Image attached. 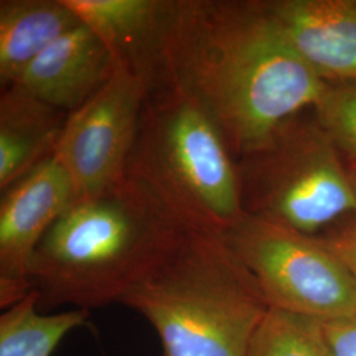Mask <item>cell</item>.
<instances>
[{"label": "cell", "instance_id": "1", "mask_svg": "<svg viewBox=\"0 0 356 356\" xmlns=\"http://www.w3.org/2000/svg\"><path fill=\"white\" fill-rule=\"evenodd\" d=\"M164 60L168 85L211 116L236 161L327 89L261 1L175 0Z\"/></svg>", "mask_w": 356, "mask_h": 356}, {"label": "cell", "instance_id": "2", "mask_svg": "<svg viewBox=\"0 0 356 356\" xmlns=\"http://www.w3.org/2000/svg\"><path fill=\"white\" fill-rule=\"evenodd\" d=\"M186 229L138 182L126 178L69 207L31 264L38 309L91 310L119 304L176 247Z\"/></svg>", "mask_w": 356, "mask_h": 356}, {"label": "cell", "instance_id": "3", "mask_svg": "<svg viewBox=\"0 0 356 356\" xmlns=\"http://www.w3.org/2000/svg\"><path fill=\"white\" fill-rule=\"evenodd\" d=\"M119 304L151 323L163 356H245L269 309L223 239L191 231Z\"/></svg>", "mask_w": 356, "mask_h": 356}, {"label": "cell", "instance_id": "4", "mask_svg": "<svg viewBox=\"0 0 356 356\" xmlns=\"http://www.w3.org/2000/svg\"><path fill=\"white\" fill-rule=\"evenodd\" d=\"M126 178L186 231L220 236L244 216L238 164L220 129L170 83L145 99Z\"/></svg>", "mask_w": 356, "mask_h": 356}, {"label": "cell", "instance_id": "5", "mask_svg": "<svg viewBox=\"0 0 356 356\" xmlns=\"http://www.w3.org/2000/svg\"><path fill=\"white\" fill-rule=\"evenodd\" d=\"M236 164L244 214L313 235L356 213L355 193L332 143L318 123H306L298 114Z\"/></svg>", "mask_w": 356, "mask_h": 356}, {"label": "cell", "instance_id": "6", "mask_svg": "<svg viewBox=\"0 0 356 356\" xmlns=\"http://www.w3.org/2000/svg\"><path fill=\"white\" fill-rule=\"evenodd\" d=\"M269 307L332 322L356 316V281L322 239L244 214L220 235Z\"/></svg>", "mask_w": 356, "mask_h": 356}, {"label": "cell", "instance_id": "7", "mask_svg": "<svg viewBox=\"0 0 356 356\" xmlns=\"http://www.w3.org/2000/svg\"><path fill=\"white\" fill-rule=\"evenodd\" d=\"M148 89L127 66L69 114L53 157L69 175L76 201L92 198L126 179Z\"/></svg>", "mask_w": 356, "mask_h": 356}, {"label": "cell", "instance_id": "8", "mask_svg": "<svg viewBox=\"0 0 356 356\" xmlns=\"http://www.w3.org/2000/svg\"><path fill=\"white\" fill-rule=\"evenodd\" d=\"M76 202V191L51 156L1 191L0 306L8 309L33 291L31 264L42 238Z\"/></svg>", "mask_w": 356, "mask_h": 356}, {"label": "cell", "instance_id": "9", "mask_svg": "<svg viewBox=\"0 0 356 356\" xmlns=\"http://www.w3.org/2000/svg\"><path fill=\"white\" fill-rule=\"evenodd\" d=\"M114 58L145 83L148 94L166 82L165 42L175 0H65Z\"/></svg>", "mask_w": 356, "mask_h": 356}, {"label": "cell", "instance_id": "10", "mask_svg": "<svg viewBox=\"0 0 356 356\" xmlns=\"http://www.w3.org/2000/svg\"><path fill=\"white\" fill-rule=\"evenodd\" d=\"M115 67L102 40L79 24L42 51L13 86L70 114L102 88Z\"/></svg>", "mask_w": 356, "mask_h": 356}, {"label": "cell", "instance_id": "11", "mask_svg": "<svg viewBox=\"0 0 356 356\" xmlns=\"http://www.w3.org/2000/svg\"><path fill=\"white\" fill-rule=\"evenodd\" d=\"M294 49L322 78L356 81V1H267Z\"/></svg>", "mask_w": 356, "mask_h": 356}, {"label": "cell", "instance_id": "12", "mask_svg": "<svg viewBox=\"0 0 356 356\" xmlns=\"http://www.w3.org/2000/svg\"><path fill=\"white\" fill-rule=\"evenodd\" d=\"M69 113L42 102L17 86L0 95V189H8L51 157Z\"/></svg>", "mask_w": 356, "mask_h": 356}, {"label": "cell", "instance_id": "13", "mask_svg": "<svg viewBox=\"0 0 356 356\" xmlns=\"http://www.w3.org/2000/svg\"><path fill=\"white\" fill-rule=\"evenodd\" d=\"M79 24L65 0H1V85H15L42 51Z\"/></svg>", "mask_w": 356, "mask_h": 356}, {"label": "cell", "instance_id": "14", "mask_svg": "<svg viewBox=\"0 0 356 356\" xmlns=\"http://www.w3.org/2000/svg\"><path fill=\"white\" fill-rule=\"evenodd\" d=\"M89 310L42 313L32 291L0 316V356H51L70 331L88 323Z\"/></svg>", "mask_w": 356, "mask_h": 356}, {"label": "cell", "instance_id": "15", "mask_svg": "<svg viewBox=\"0 0 356 356\" xmlns=\"http://www.w3.org/2000/svg\"><path fill=\"white\" fill-rule=\"evenodd\" d=\"M245 356H332L323 322L269 307L257 325Z\"/></svg>", "mask_w": 356, "mask_h": 356}, {"label": "cell", "instance_id": "16", "mask_svg": "<svg viewBox=\"0 0 356 356\" xmlns=\"http://www.w3.org/2000/svg\"><path fill=\"white\" fill-rule=\"evenodd\" d=\"M321 129L356 161V83L329 88L314 106Z\"/></svg>", "mask_w": 356, "mask_h": 356}, {"label": "cell", "instance_id": "17", "mask_svg": "<svg viewBox=\"0 0 356 356\" xmlns=\"http://www.w3.org/2000/svg\"><path fill=\"white\" fill-rule=\"evenodd\" d=\"M323 329L332 356H356V316L323 322Z\"/></svg>", "mask_w": 356, "mask_h": 356}, {"label": "cell", "instance_id": "18", "mask_svg": "<svg viewBox=\"0 0 356 356\" xmlns=\"http://www.w3.org/2000/svg\"><path fill=\"white\" fill-rule=\"evenodd\" d=\"M323 242L337 254L356 281V218Z\"/></svg>", "mask_w": 356, "mask_h": 356}, {"label": "cell", "instance_id": "19", "mask_svg": "<svg viewBox=\"0 0 356 356\" xmlns=\"http://www.w3.org/2000/svg\"><path fill=\"white\" fill-rule=\"evenodd\" d=\"M347 175H348L351 186H353V189H354V193H355L356 195V161L353 165H350L347 168Z\"/></svg>", "mask_w": 356, "mask_h": 356}, {"label": "cell", "instance_id": "20", "mask_svg": "<svg viewBox=\"0 0 356 356\" xmlns=\"http://www.w3.org/2000/svg\"><path fill=\"white\" fill-rule=\"evenodd\" d=\"M101 356H106V355H101Z\"/></svg>", "mask_w": 356, "mask_h": 356}]
</instances>
